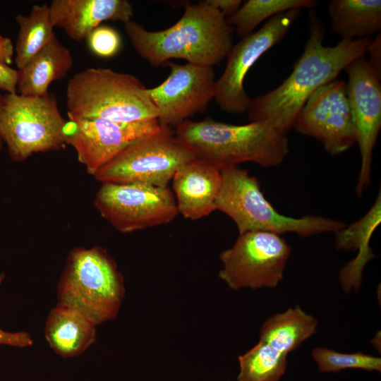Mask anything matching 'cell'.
<instances>
[{"instance_id": "603a6c76", "label": "cell", "mask_w": 381, "mask_h": 381, "mask_svg": "<svg viewBox=\"0 0 381 381\" xmlns=\"http://www.w3.org/2000/svg\"><path fill=\"white\" fill-rule=\"evenodd\" d=\"M15 64L23 68L56 36L47 4H35L28 15L18 14Z\"/></svg>"}, {"instance_id": "52a82bcc", "label": "cell", "mask_w": 381, "mask_h": 381, "mask_svg": "<svg viewBox=\"0 0 381 381\" xmlns=\"http://www.w3.org/2000/svg\"><path fill=\"white\" fill-rule=\"evenodd\" d=\"M56 95L0 94V138L15 162L66 145L65 126Z\"/></svg>"}, {"instance_id": "f1b7e54d", "label": "cell", "mask_w": 381, "mask_h": 381, "mask_svg": "<svg viewBox=\"0 0 381 381\" xmlns=\"http://www.w3.org/2000/svg\"><path fill=\"white\" fill-rule=\"evenodd\" d=\"M18 70L9 66L0 64V90L6 93H16L17 91Z\"/></svg>"}, {"instance_id": "ffe728a7", "label": "cell", "mask_w": 381, "mask_h": 381, "mask_svg": "<svg viewBox=\"0 0 381 381\" xmlns=\"http://www.w3.org/2000/svg\"><path fill=\"white\" fill-rule=\"evenodd\" d=\"M73 65L71 51L55 36L50 42L18 70V94L41 96L52 83L65 78Z\"/></svg>"}, {"instance_id": "cb8c5ba5", "label": "cell", "mask_w": 381, "mask_h": 381, "mask_svg": "<svg viewBox=\"0 0 381 381\" xmlns=\"http://www.w3.org/2000/svg\"><path fill=\"white\" fill-rule=\"evenodd\" d=\"M238 381H279L287 367V355L260 341L238 356Z\"/></svg>"}, {"instance_id": "9c48e42d", "label": "cell", "mask_w": 381, "mask_h": 381, "mask_svg": "<svg viewBox=\"0 0 381 381\" xmlns=\"http://www.w3.org/2000/svg\"><path fill=\"white\" fill-rule=\"evenodd\" d=\"M291 252L281 235L261 231L239 234L219 255V277L234 290L276 287L283 279Z\"/></svg>"}, {"instance_id": "3957f363", "label": "cell", "mask_w": 381, "mask_h": 381, "mask_svg": "<svg viewBox=\"0 0 381 381\" xmlns=\"http://www.w3.org/2000/svg\"><path fill=\"white\" fill-rule=\"evenodd\" d=\"M175 128L176 138L196 159L220 171L248 162L263 167H276L289 150L286 135L267 121L233 125L206 118L186 120Z\"/></svg>"}, {"instance_id": "44dd1931", "label": "cell", "mask_w": 381, "mask_h": 381, "mask_svg": "<svg viewBox=\"0 0 381 381\" xmlns=\"http://www.w3.org/2000/svg\"><path fill=\"white\" fill-rule=\"evenodd\" d=\"M327 8L332 31L341 39L370 37L380 31V0H332Z\"/></svg>"}, {"instance_id": "9a60e30c", "label": "cell", "mask_w": 381, "mask_h": 381, "mask_svg": "<svg viewBox=\"0 0 381 381\" xmlns=\"http://www.w3.org/2000/svg\"><path fill=\"white\" fill-rule=\"evenodd\" d=\"M170 73L160 85L148 89L161 126H177L197 113L205 111L214 97L212 67L187 63H166Z\"/></svg>"}, {"instance_id": "277c9868", "label": "cell", "mask_w": 381, "mask_h": 381, "mask_svg": "<svg viewBox=\"0 0 381 381\" xmlns=\"http://www.w3.org/2000/svg\"><path fill=\"white\" fill-rule=\"evenodd\" d=\"M66 98L68 120L132 123L158 118L148 88L135 76L110 68L75 73L68 82Z\"/></svg>"}, {"instance_id": "ac0fdd59", "label": "cell", "mask_w": 381, "mask_h": 381, "mask_svg": "<svg viewBox=\"0 0 381 381\" xmlns=\"http://www.w3.org/2000/svg\"><path fill=\"white\" fill-rule=\"evenodd\" d=\"M380 222L381 195L379 190L373 205L361 218L336 233L335 247L337 249L358 250L356 257L339 272L341 284L345 292L357 290L361 286L363 269L375 257L370 241Z\"/></svg>"}, {"instance_id": "8fae6325", "label": "cell", "mask_w": 381, "mask_h": 381, "mask_svg": "<svg viewBox=\"0 0 381 381\" xmlns=\"http://www.w3.org/2000/svg\"><path fill=\"white\" fill-rule=\"evenodd\" d=\"M301 10L292 9L272 17L260 29L231 47L226 68L214 85V99L223 111L233 114L248 111L251 98L243 85L247 73L263 54L284 39Z\"/></svg>"}, {"instance_id": "d6a6232c", "label": "cell", "mask_w": 381, "mask_h": 381, "mask_svg": "<svg viewBox=\"0 0 381 381\" xmlns=\"http://www.w3.org/2000/svg\"><path fill=\"white\" fill-rule=\"evenodd\" d=\"M3 144H4V143H3V141L1 140V139L0 138V152H1V150H2Z\"/></svg>"}, {"instance_id": "30bf717a", "label": "cell", "mask_w": 381, "mask_h": 381, "mask_svg": "<svg viewBox=\"0 0 381 381\" xmlns=\"http://www.w3.org/2000/svg\"><path fill=\"white\" fill-rule=\"evenodd\" d=\"M94 205L121 233L167 224L179 214L175 197L169 187L140 183H102Z\"/></svg>"}, {"instance_id": "83f0119b", "label": "cell", "mask_w": 381, "mask_h": 381, "mask_svg": "<svg viewBox=\"0 0 381 381\" xmlns=\"http://www.w3.org/2000/svg\"><path fill=\"white\" fill-rule=\"evenodd\" d=\"M5 274H0V285ZM34 341L30 334L27 332H7L0 327V345L17 348H25L32 346Z\"/></svg>"}, {"instance_id": "f546056e", "label": "cell", "mask_w": 381, "mask_h": 381, "mask_svg": "<svg viewBox=\"0 0 381 381\" xmlns=\"http://www.w3.org/2000/svg\"><path fill=\"white\" fill-rule=\"evenodd\" d=\"M206 1L227 18L235 13L242 5L241 0H206Z\"/></svg>"}, {"instance_id": "4fadbf2b", "label": "cell", "mask_w": 381, "mask_h": 381, "mask_svg": "<svg viewBox=\"0 0 381 381\" xmlns=\"http://www.w3.org/2000/svg\"><path fill=\"white\" fill-rule=\"evenodd\" d=\"M160 128L157 119L132 123L100 119L68 120L65 143L74 149L87 172L94 176L127 146Z\"/></svg>"}, {"instance_id": "d4e9b609", "label": "cell", "mask_w": 381, "mask_h": 381, "mask_svg": "<svg viewBox=\"0 0 381 381\" xmlns=\"http://www.w3.org/2000/svg\"><path fill=\"white\" fill-rule=\"evenodd\" d=\"M316 4L315 0H248L226 20L243 37L267 18L292 9L311 8Z\"/></svg>"}, {"instance_id": "2e32d148", "label": "cell", "mask_w": 381, "mask_h": 381, "mask_svg": "<svg viewBox=\"0 0 381 381\" xmlns=\"http://www.w3.org/2000/svg\"><path fill=\"white\" fill-rule=\"evenodd\" d=\"M49 7L54 27L71 40H86L89 34L106 20H131L133 7L127 0H53Z\"/></svg>"}, {"instance_id": "1f68e13d", "label": "cell", "mask_w": 381, "mask_h": 381, "mask_svg": "<svg viewBox=\"0 0 381 381\" xmlns=\"http://www.w3.org/2000/svg\"><path fill=\"white\" fill-rule=\"evenodd\" d=\"M14 47L10 38L0 34V64L9 66L13 61Z\"/></svg>"}, {"instance_id": "d6986e66", "label": "cell", "mask_w": 381, "mask_h": 381, "mask_svg": "<svg viewBox=\"0 0 381 381\" xmlns=\"http://www.w3.org/2000/svg\"><path fill=\"white\" fill-rule=\"evenodd\" d=\"M97 326L76 310L57 303L47 315L44 337L57 355L73 358L82 354L95 342Z\"/></svg>"}, {"instance_id": "4316f807", "label": "cell", "mask_w": 381, "mask_h": 381, "mask_svg": "<svg viewBox=\"0 0 381 381\" xmlns=\"http://www.w3.org/2000/svg\"><path fill=\"white\" fill-rule=\"evenodd\" d=\"M87 43L90 50L101 58H110L121 49V39L119 33L113 28L100 25L87 36Z\"/></svg>"}, {"instance_id": "8992f818", "label": "cell", "mask_w": 381, "mask_h": 381, "mask_svg": "<svg viewBox=\"0 0 381 381\" xmlns=\"http://www.w3.org/2000/svg\"><path fill=\"white\" fill-rule=\"evenodd\" d=\"M221 174L215 210L228 215L239 234L261 231L279 235L295 233L306 237L326 232L337 233L346 225L323 217L295 218L282 214L265 198L259 181L247 170L236 166L222 170Z\"/></svg>"}, {"instance_id": "ba28073f", "label": "cell", "mask_w": 381, "mask_h": 381, "mask_svg": "<svg viewBox=\"0 0 381 381\" xmlns=\"http://www.w3.org/2000/svg\"><path fill=\"white\" fill-rule=\"evenodd\" d=\"M171 128L159 131L123 149L93 176L101 183H140L168 187L177 169L195 159Z\"/></svg>"}, {"instance_id": "7402d4cb", "label": "cell", "mask_w": 381, "mask_h": 381, "mask_svg": "<svg viewBox=\"0 0 381 381\" xmlns=\"http://www.w3.org/2000/svg\"><path fill=\"white\" fill-rule=\"evenodd\" d=\"M318 320L300 306L268 318L260 330V341L288 355L317 332Z\"/></svg>"}, {"instance_id": "5b68a950", "label": "cell", "mask_w": 381, "mask_h": 381, "mask_svg": "<svg viewBox=\"0 0 381 381\" xmlns=\"http://www.w3.org/2000/svg\"><path fill=\"white\" fill-rule=\"evenodd\" d=\"M125 294L123 275L106 249L75 247L69 252L57 285V303L98 325L116 318Z\"/></svg>"}, {"instance_id": "7a4b0ae2", "label": "cell", "mask_w": 381, "mask_h": 381, "mask_svg": "<svg viewBox=\"0 0 381 381\" xmlns=\"http://www.w3.org/2000/svg\"><path fill=\"white\" fill-rule=\"evenodd\" d=\"M123 25L134 50L153 67L171 59L212 67L233 47L234 29L206 0L187 5L181 18L165 30H147L133 20Z\"/></svg>"}, {"instance_id": "e0dca14e", "label": "cell", "mask_w": 381, "mask_h": 381, "mask_svg": "<svg viewBox=\"0 0 381 381\" xmlns=\"http://www.w3.org/2000/svg\"><path fill=\"white\" fill-rule=\"evenodd\" d=\"M179 213L196 220L215 210L221 183V171L198 159L180 166L171 179Z\"/></svg>"}, {"instance_id": "5bb4252c", "label": "cell", "mask_w": 381, "mask_h": 381, "mask_svg": "<svg viewBox=\"0 0 381 381\" xmlns=\"http://www.w3.org/2000/svg\"><path fill=\"white\" fill-rule=\"evenodd\" d=\"M294 127L298 133L318 140L332 155L350 149L356 140L346 82L335 79L313 93Z\"/></svg>"}, {"instance_id": "484cf974", "label": "cell", "mask_w": 381, "mask_h": 381, "mask_svg": "<svg viewBox=\"0 0 381 381\" xmlns=\"http://www.w3.org/2000/svg\"><path fill=\"white\" fill-rule=\"evenodd\" d=\"M312 357L321 373H336L347 368H358L368 371H381V358L361 352L346 353L334 350L315 347Z\"/></svg>"}, {"instance_id": "4dcf8cb0", "label": "cell", "mask_w": 381, "mask_h": 381, "mask_svg": "<svg viewBox=\"0 0 381 381\" xmlns=\"http://www.w3.org/2000/svg\"><path fill=\"white\" fill-rule=\"evenodd\" d=\"M367 53L370 54L369 63L375 71L381 75V37L380 32L372 41L368 47Z\"/></svg>"}, {"instance_id": "6da1fadb", "label": "cell", "mask_w": 381, "mask_h": 381, "mask_svg": "<svg viewBox=\"0 0 381 381\" xmlns=\"http://www.w3.org/2000/svg\"><path fill=\"white\" fill-rule=\"evenodd\" d=\"M325 26L310 13L309 37L288 78L272 91L251 99L247 111L251 121H267L284 135L308 99L318 89L337 79L356 59L367 54L370 37L341 39L335 46L323 44Z\"/></svg>"}, {"instance_id": "7c38bea8", "label": "cell", "mask_w": 381, "mask_h": 381, "mask_svg": "<svg viewBox=\"0 0 381 381\" xmlns=\"http://www.w3.org/2000/svg\"><path fill=\"white\" fill-rule=\"evenodd\" d=\"M346 92L350 105L356 140L361 158L356 192L363 195L370 180L373 152L381 128V75L365 56L345 68Z\"/></svg>"}]
</instances>
